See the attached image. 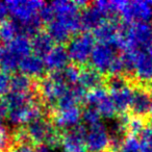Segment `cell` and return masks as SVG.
I'll use <instances>...</instances> for the list:
<instances>
[{
  "label": "cell",
  "instance_id": "obj_1",
  "mask_svg": "<svg viewBox=\"0 0 152 152\" xmlns=\"http://www.w3.org/2000/svg\"><path fill=\"white\" fill-rule=\"evenodd\" d=\"M95 41L92 32H79L74 36L67 45V51L72 64L77 66L88 65V61L96 46Z\"/></svg>",
  "mask_w": 152,
  "mask_h": 152
},
{
  "label": "cell",
  "instance_id": "obj_2",
  "mask_svg": "<svg viewBox=\"0 0 152 152\" xmlns=\"http://www.w3.org/2000/svg\"><path fill=\"white\" fill-rule=\"evenodd\" d=\"M126 49L148 52L152 46V24L142 22L128 25L124 34Z\"/></svg>",
  "mask_w": 152,
  "mask_h": 152
},
{
  "label": "cell",
  "instance_id": "obj_3",
  "mask_svg": "<svg viewBox=\"0 0 152 152\" xmlns=\"http://www.w3.org/2000/svg\"><path fill=\"white\" fill-rule=\"evenodd\" d=\"M120 18L128 25L150 22L152 20V1H126L120 12Z\"/></svg>",
  "mask_w": 152,
  "mask_h": 152
},
{
  "label": "cell",
  "instance_id": "obj_4",
  "mask_svg": "<svg viewBox=\"0 0 152 152\" xmlns=\"http://www.w3.org/2000/svg\"><path fill=\"white\" fill-rule=\"evenodd\" d=\"M23 126L34 147L46 143L51 131L56 127L50 120L49 116L39 117Z\"/></svg>",
  "mask_w": 152,
  "mask_h": 152
},
{
  "label": "cell",
  "instance_id": "obj_5",
  "mask_svg": "<svg viewBox=\"0 0 152 152\" xmlns=\"http://www.w3.org/2000/svg\"><path fill=\"white\" fill-rule=\"evenodd\" d=\"M9 13L13 19L19 22H29L39 16V12L45 5L43 1H7Z\"/></svg>",
  "mask_w": 152,
  "mask_h": 152
},
{
  "label": "cell",
  "instance_id": "obj_6",
  "mask_svg": "<svg viewBox=\"0 0 152 152\" xmlns=\"http://www.w3.org/2000/svg\"><path fill=\"white\" fill-rule=\"evenodd\" d=\"M118 54L120 53L116 52L108 45L103 43H97L91 55V66L106 76L113 61Z\"/></svg>",
  "mask_w": 152,
  "mask_h": 152
},
{
  "label": "cell",
  "instance_id": "obj_7",
  "mask_svg": "<svg viewBox=\"0 0 152 152\" xmlns=\"http://www.w3.org/2000/svg\"><path fill=\"white\" fill-rule=\"evenodd\" d=\"M87 128L85 125L78 124L77 126L64 131L61 147L65 152H87L86 137Z\"/></svg>",
  "mask_w": 152,
  "mask_h": 152
},
{
  "label": "cell",
  "instance_id": "obj_8",
  "mask_svg": "<svg viewBox=\"0 0 152 152\" xmlns=\"http://www.w3.org/2000/svg\"><path fill=\"white\" fill-rule=\"evenodd\" d=\"M132 101L129 113L133 116L150 119L152 110V96L150 91L141 87H133Z\"/></svg>",
  "mask_w": 152,
  "mask_h": 152
},
{
  "label": "cell",
  "instance_id": "obj_9",
  "mask_svg": "<svg viewBox=\"0 0 152 152\" xmlns=\"http://www.w3.org/2000/svg\"><path fill=\"white\" fill-rule=\"evenodd\" d=\"M107 21L106 17L92 2L86 9L80 11V25L83 32H90Z\"/></svg>",
  "mask_w": 152,
  "mask_h": 152
},
{
  "label": "cell",
  "instance_id": "obj_10",
  "mask_svg": "<svg viewBox=\"0 0 152 152\" xmlns=\"http://www.w3.org/2000/svg\"><path fill=\"white\" fill-rule=\"evenodd\" d=\"M70 57L67 48L63 45H56L44 57V64L48 72L63 70L69 65Z\"/></svg>",
  "mask_w": 152,
  "mask_h": 152
},
{
  "label": "cell",
  "instance_id": "obj_11",
  "mask_svg": "<svg viewBox=\"0 0 152 152\" xmlns=\"http://www.w3.org/2000/svg\"><path fill=\"white\" fill-rule=\"evenodd\" d=\"M104 81H105V75L94 69L91 65L80 66L78 83H80L86 90L91 91L98 88H104Z\"/></svg>",
  "mask_w": 152,
  "mask_h": 152
},
{
  "label": "cell",
  "instance_id": "obj_12",
  "mask_svg": "<svg viewBox=\"0 0 152 152\" xmlns=\"http://www.w3.org/2000/svg\"><path fill=\"white\" fill-rule=\"evenodd\" d=\"M19 69L21 73L34 79L42 78L43 76L46 75V67H45L44 59L34 54H30L22 59Z\"/></svg>",
  "mask_w": 152,
  "mask_h": 152
},
{
  "label": "cell",
  "instance_id": "obj_13",
  "mask_svg": "<svg viewBox=\"0 0 152 152\" xmlns=\"http://www.w3.org/2000/svg\"><path fill=\"white\" fill-rule=\"evenodd\" d=\"M31 51L34 55L44 59V57L54 48V42L50 38L47 31L44 29L40 30L34 38H31Z\"/></svg>",
  "mask_w": 152,
  "mask_h": 152
},
{
  "label": "cell",
  "instance_id": "obj_14",
  "mask_svg": "<svg viewBox=\"0 0 152 152\" xmlns=\"http://www.w3.org/2000/svg\"><path fill=\"white\" fill-rule=\"evenodd\" d=\"M133 90L130 86L117 90L114 92H110V96L115 104L117 110V115L129 113V108L132 101Z\"/></svg>",
  "mask_w": 152,
  "mask_h": 152
},
{
  "label": "cell",
  "instance_id": "obj_15",
  "mask_svg": "<svg viewBox=\"0 0 152 152\" xmlns=\"http://www.w3.org/2000/svg\"><path fill=\"white\" fill-rule=\"evenodd\" d=\"M45 30L50 36L53 42L56 43V45H63V46L68 45L70 40L73 38V36L69 31V29L61 21H58L56 19L51 22V23H49L48 25H46Z\"/></svg>",
  "mask_w": 152,
  "mask_h": 152
},
{
  "label": "cell",
  "instance_id": "obj_16",
  "mask_svg": "<svg viewBox=\"0 0 152 152\" xmlns=\"http://www.w3.org/2000/svg\"><path fill=\"white\" fill-rule=\"evenodd\" d=\"M36 90V79L29 76L16 72L11 76V92L29 94Z\"/></svg>",
  "mask_w": 152,
  "mask_h": 152
},
{
  "label": "cell",
  "instance_id": "obj_17",
  "mask_svg": "<svg viewBox=\"0 0 152 152\" xmlns=\"http://www.w3.org/2000/svg\"><path fill=\"white\" fill-rule=\"evenodd\" d=\"M7 46H9L16 54L19 55L22 59L25 58L28 55H30L32 52L30 40L28 38H25V37H21V36L16 37L13 41L7 43Z\"/></svg>",
  "mask_w": 152,
  "mask_h": 152
},
{
  "label": "cell",
  "instance_id": "obj_18",
  "mask_svg": "<svg viewBox=\"0 0 152 152\" xmlns=\"http://www.w3.org/2000/svg\"><path fill=\"white\" fill-rule=\"evenodd\" d=\"M93 107H95L100 114V116L102 117H105V118H114V117L116 118L117 117V110L110 96V93L103 96Z\"/></svg>",
  "mask_w": 152,
  "mask_h": 152
},
{
  "label": "cell",
  "instance_id": "obj_19",
  "mask_svg": "<svg viewBox=\"0 0 152 152\" xmlns=\"http://www.w3.org/2000/svg\"><path fill=\"white\" fill-rule=\"evenodd\" d=\"M18 37L17 28L13 20H5L0 23V41L3 44H7Z\"/></svg>",
  "mask_w": 152,
  "mask_h": 152
},
{
  "label": "cell",
  "instance_id": "obj_20",
  "mask_svg": "<svg viewBox=\"0 0 152 152\" xmlns=\"http://www.w3.org/2000/svg\"><path fill=\"white\" fill-rule=\"evenodd\" d=\"M55 11V14L57 16H65V15H71V14H77L80 13V9L77 7V4L72 1H54L51 3Z\"/></svg>",
  "mask_w": 152,
  "mask_h": 152
},
{
  "label": "cell",
  "instance_id": "obj_21",
  "mask_svg": "<svg viewBox=\"0 0 152 152\" xmlns=\"http://www.w3.org/2000/svg\"><path fill=\"white\" fill-rule=\"evenodd\" d=\"M100 114L98 110L93 106H88L85 105L83 110H81V119L89 127L93 126V125L100 123Z\"/></svg>",
  "mask_w": 152,
  "mask_h": 152
},
{
  "label": "cell",
  "instance_id": "obj_22",
  "mask_svg": "<svg viewBox=\"0 0 152 152\" xmlns=\"http://www.w3.org/2000/svg\"><path fill=\"white\" fill-rule=\"evenodd\" d=\"M120 152H142L140 139L134 135H127L121 146Z\"/></svg>",
  "mask_w": 152,
  "mask_h": 152
},
{
  "label": "cell",
  "instance_id": "obj_23",
  "mask_svg": "<svg viewBox=\"0 0 152 152\" xmlns=\"http://www.w3.org/2000/svg\"><path fill=\"white\" fill-rule=\"evenodd\" d=\"M39 16H40L41 21L45 25H48L49 23L54 21L56 18V14H55L54 9L51 4H45L39 12Z\"/></svg>",
  "mask_w": 152,
  "mask_h": 152
},
{
  "label": "cell",
  "instance_id": "obj_24",
  "mask_svg": "<svg viewBox=\"0 0 152 152\" xmlns=\"http://www.w3.org/2000/svg\"><path fill=\"white\" fill-rule=\"evenodd\" d=\"M11 74L0 70V97L3 98L11 92Z\"/></svg>",
  "mask_w": 152,
  "mask_h": 152
},
{
  "label": "cell",
  "instance_id": "obj_25",
  "mask_svg": "<svg viewBox=\"0 0 152 152\" xmlns=\"http://www.w3.org/2000/svg\"><path fill=\"white\" fill-rule=\"evenodd\" d=\"M11 152H36L34 147L30 145H17L12 149Z\"/></svg>",
  "mask_w": 152,
  "mask_h": 152
},
{
  "label": "cell",
  "instance_id": "obj_26",
  "mask_svg": "<svg viewBox=\"0 0 152 152\" xmlns=\"http://www.w3.org/2000/svg\"><path fill=\"white\" fill-rule=\"evenodd\" d=\"M7 15H9V9H7V2L0 1V23L7 20Z\"/></svg>",
  "mask_w": 152,
  "mask_h": 152
},
{
  "label": "cell",
  "instance_id": "obj_27",
  "mask_svg": "<svg viewBox=\"0 0 152 152\" xmlns=\"http://www.w3.org/2000/svg\"><path fill=\"white\" fill-rule=\"evenodd\" d=\"M34 151L36 152H52L51 151V148L48 147L45 144H41V145H38L34 147Z\"/></svg>",
  "mask_w": 152,
  "mask_h": 152
},
{
  "label": "cell",
  "instance_id": "obj_28",
  "mask_svg": "<svg viewBox=\"0 0 152 152\" xmlns=\"http://www.w3.org/2000/svg\"><path fill=\"white\" fill-rule=\"evenodd\" d=\"M148 53H149V54H150V56L152 57V46H151V48L149 49V51H148Z\"/></svg>",
  "mask_w": 152,
  "mask_h": 152
},
{
  "label": "cell",
  "instance_id": "obj_29",
  "mask_svg": "<svg viewBox=\"0 0 152 152\" xmlns=\"http://www.w3.org/2000/svg\"><path fill=\"white\" fill-rule=\"evenodd\" d=\"M150 119H151V122H152V110H151V114H150Z\"/></svg>",
  "mask_w": 152,
  "mask_h": 152
},
{
  "label": "cell",
  "instance_id": "obj_30",
  "mask_svg": "<svg viewBox=\"0 0 152 152\" xmlns=\"http://www.w3.org/2000/svg\"><path fill=\"white\" fill-rule=\"evenodd\" d=\"M150 93H151V96H152V90H151V92H150Z\"/></svg>",
  "mask_w": 152,
  "mask_h": 152
}]
</instances>
